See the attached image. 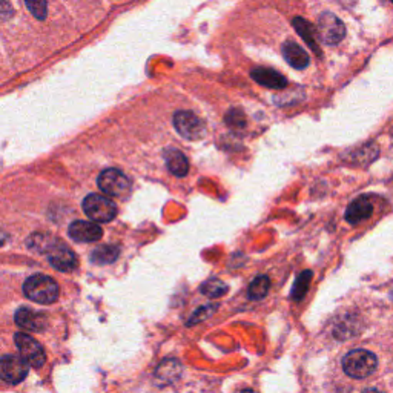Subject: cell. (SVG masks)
Instances as JSON below:
<instances>
[{"label": "cell", "mask_w": 393, "mask_h": 393, "mask_svg": "<svg viewBox=\"0 0 393 393\" xmlns=\"http://www.w3.org/2000/svg\"><path fill=\"white\" fill-rule=\"evenodd\" d=\"M251 77L261 86L272 88V89H283L287 86V80L284 75L279 74L270 68H255L251 72Z\"/></svg>", "instance_id": "obj_12"}, {"label": "cell", "mask_w": 393, "mask_h": 393, "mask_svg": "<svg viewBox=\"0 0 393 393\" xmlns=\"http://www.w3.org/2000/svg\"><path fill=\"white\" fill-rule=\"evenodd\" d=\"M25 3L36 19L43 20L47 17V0H25Z\"/></svg>", "instance_id": "obj_22"}, {"label": "cell", "mask_w": 393, "mask_h": 393, "mask_svg": "<svg viewBox=\"0 0 393 393\" xmlns=\"http://www.w3.org/2000/svg\"><path fill=\"white\" fill-rule=\"evenodd\" d=\"M166 166H168L169 172L177 177H185L189 171V162L186 155L178 149H168L164 153Z\"/></svg>", "instance_id": "obj_15"}, {"label": "cell", "mask_w": 393, "mask_h": 393, "mask_svg": "<svg viewBox=\"0 0 393 393\" xmlns=\"http://www.w3.org/2000/svg\"><path fill=\"white\" fill-rule=\"evenodd\" d=\"M378 367V360L372 352L364 350V349H355L350 350L343 358V370L346 375L350 378H367L372 375Z\"/></svg>", "instance_id": "obj_2"}, {"label": "cell", "mask_w": 393, "mask_h": 393, "mask_svg": "<svg viewBox=\"0 0 393 393\" xmlns=\"http://www.w3.org/2000/svg\"><path fill=\"white\" fill-rule=\"evenodd\" d=\"M312 282V272L311 270H305L301 272L300 277L297 278V282L293 284L292 289V300L293 301H301L305 298L306 292L309 291V286H311Z\"/></svg>", "instance_id": "obj_19"}, {"label": "cell", "mask_w": 393, "mask_h": 393, "mask_svg": "<svg viewBox=\"0 0 393 393\" xmlns=\"http://www.w3.org/2000/svg\"><path fill=\"white\" fill-rule=\"evenodd\" d=\"M283 57L295 70H305L309 66V54L298 43L287 40L283 45Z\"/></svg>", "instance_id": "obj_13"}, {"label": "cell", "mask_w": 393, "mask_h": 393, "mask_svg": "<svg viewBox=\"0 0 393 393\" xmlns=\"http://www.w3.org/2000/svg\"><path fill=\"white\" fill-rule=\"evenodd\" d=\"M26 297L40 305H52L59 298V286L54 279L47 275H31L24 284Z\"/></svg>", "instance_id": "obj_1"}, {"label": "cell", "mask_w": 393, "mask_h": 393, "mask_svg": "<svg viewBox=\"0 0 393 393\" xmlns=\"http://www.w3.org/2000/svg\"><path fill=\"white\" fill-rule=\"evenodd\" d=\"M362 393H383V392H380V390H375V389H366L364 392Z\"/></svg>", "instance_id": "obj_24"}, {"label": "cell", "mask_w": 393, "mask_h": 393, "mask_svg": "<svg viewBox=\"0 0 393 393\" xmlns=\"http://www.w3.org/2000/svg\"><path fill=\"white\" fill-rule=\"evenodd\" d=\"M228 292V286L218 278H210L201 286V293H205L209 298H218Z\"/></svg>", "instance_id": "obj_21"}, {"label": "cell", "mask_w": 393, "mask_h": 393, "mask_svg": "<svg viewBox=\"0 0 393 393\" xmlns=\"http://www.w3.org/2000/svg\"><path fill=\"white\" fill-rule=\"evenodd\" d=\"M316 34L318 39L326 45H338L344 39L346 26L335 14L323 13L318 19V26H316Z\"/></svg>", "instance_id": "obj_5"}, {"label": "cell", "mask_w": 393, "mask_h": 393, "mask_svg": "<svg viewBox=\"0 0 393 393\" xmlns=\"http://www.w3.org/2000/svg\"><path fill=\"white\" fill-rule=\"evenodd\" d=\"M293 28L295 31H297L301 37H303V40L311 47V49L315 52L316 56H321V51L318 43H316V31L315 28L309 24L307 20H305L303 17H297L293 19Z\"/></svg>", "instance_id": "obj_16"}, {"label": "cell", "mask_w": 393, "mask_h": 393, "mask_svg": "<svg viewBox=\"0 0 393 393\" xmlns=\"http://www.w3.org/2000/svg\"><path fill=\"white\" fill-rule=\"evenodd\" d=\"M392 2H393V0H392Z\"/></svg>", "instance_id": "obj_27"}, {"label": "cell", "mask_w": 393, "mask_h": 393, "mask_svg": "<svg viewBox=\"0 0 393 393\" xmlns=\"http://www.w3.org/2000/svg\"><path fill=\"white\" fill-rule=\"evenodd\" d=\"M174 126L181 137L187 140H199L205 134V123L191 111H177L174 116Z\"/></svg>", "instance_id": "obj_6"}, {"label": "cell", "mask_w": 393, "mask_h": 393, "mask_svg": "<svg viewBox=\"0 0 393 393\" xmlns=\"http://www.w3.org/2000/svg\"><path fill=\"white\" fill-rule=\"evenodd\" d=\"M392 297H393V292H392Z\"/></svg>", "instance_id": "obj_26"}, {"label": "cell", "mask_w": 393, "mask_h": 393, "mask_svg": "<svg viewBox=\"0 0 393 393\" xmlns=\"http://www.w3.org/2000/svg\"><path fill=\"white\" fill-rule=\"evenodd\" d=\"M118 256V247L116 246H100L97 247L95 251L91 255V260H93L94 264H109L112 261H116Z\"/></svg>", "instance_id": "obj_18"}, {"label": "cell", "mask_w": 393, "mask_h": 393, "mask_svg": "<svg viewBox=\"0 0 393 393\" xmlns=\"http://www.w3.org/2000/svg\"><path fill=\"white\" fill-rule=\"evenodd\" d=\"M68 233H70L71 238L82 241V243H93V241H98L103 237V231L100 226L82 220L71 223Z\"/></svg>", "instance_id": "obj_10"}, {"label": "cell", "mask_w": 393, "mask_h": 393, "mask_svg": "<svg viewBox=\"0 0 393 393\" xmlns=\"http://www.w3.org/2000/svg\"><path fill=\"white\" fill-rule=\"evenodd\" d=\"M240 393H254L252 390H249V389H245V390H241Z\"/></svg>", "instance_id": "obj_25"}, {"label": "cell", "mask_w": 393, "mask_h": 393, "mask_svg": "<svg viewBox=\"0 0 393 393\" xmlns=\"http://www.w3.org/2000/svg\"><path fill=\"white\" fill-rule=\"evenodd\" d=\"M97 185L109 196H123L131 191L130 178L118 169H105L98 176Z\"/></svg>", "instance_id": "obj_4"}, {"label": "cell", "mask_w": 393, "mask_h": 393, "mask_svg": "<svg viewBox=\"0 0 393 393\" xmlns=\"http://www.w3.org/2000/svg\"><path fill=\"white\" fill-rule=\"evenodd\" d=\"M83 210L95 223H108L114 220L117 215L116 203L108 199V196L98 194H89L83 200Z\"/></svg>", "instance_id": "obj_3"}, {"label": "cell", "mask_w": 393, "mask_h": 393, "mask_svg": "<svg viewBox=\"0 0 393 393\" xmlns=\"http://www.w3.org/2000/svg\"><path fill=\"white\" fill-rule=\"evenodd\" d=\"M373 213V203L370 201L369 196H360V199L353 200L349 208L346 210V220L350 224H358L361 222L367 220V218Z\"/></svg>", "instance_id": "obj_11"}, {"label": "cell", "mask_w": 393, "mask_h": 393, "mask_svg": "<svg viewBox=\"0 0 393 393\" xmlns=\"http://www.w3.org/2000/svg\"><path fill=\"white\" fill-rule=\"evenodd\" d=\"M28 366L29 362L25 358L16 357V355H5L0 360V376L5 383L19 384L26 378Z\"/></svg>", "instance_id": "obj_7"}, {"label": "cell", "mask_w": 393, "mask_h": 393, "mask_svg": "<svg viewBox=\"0 0 393 393\" xmlns=\"http://www.w3.org/2000/svg\"><path fill=\"white\" fill-rule=\"evenodd\" d=\"M270 287V279L268 277H256L249 286V297L252 300H261L268 295Z\"/></svg>", "instance_id": "obj_20"}, {"label": "cell", "mask_w": 393, "mask_h": 393, "mask_svg": "<svg viewBox=\"0 0 393 393\" xmlns=\"http://www.w3.org/2000/svg\"><path fill=\"white\" fill-rule=\"evenodd\" d=\"M226 122H228V125L231 126V128H233V130H241V128H245L246 126V118H245V116L241 114L240 111H231L229 114H228V117H226Z\"/></svg>", "instance_id": "obj_23"}, {"label": "cell", "mask_w": 393, "mask_h": 393, "mask_svg": "<svg viewBox=\"0 0 393 393\" xmlns=\"http://www.w3.org/2000/svg\"><path fill=\"white\" fill-rule=\"evenodd\" d=\"M14 341H16L17 349L20 352L22 357H24L29 366L33 367H42L47 361V353H45L43 347L40 343H37L33 337H29L26 334H16L14 337Z\"/></svg>", "instance_id": "obj_8"}, {"label": "cell", "mask_w": 393, "mask_h": 393, "mask_svg": "<svg viewBox=\"0 0 393 393\" xmlns=\"http://www.w3.org/2000/svg\"><path fill=\"white\" fill-rule=\"evenodd\" d=\"M48 260L52 264V268H56L57 270L62 272H71L77 268V256L74 255L70 247H66L63 245H59L49 249Z\"/></svg>", "instance_id": "obj_9"}, {"label": "cell", "mask_w": 393, "mask_h": 393, "mask_svg": "<svg viewBox=\"0 0 393 393\" xmlns=\"http://www.w3.org/2000/svg\"><path fill=\"white\" fill-rule=\"evenodd\" d=\"M378 153H380L378 146L373 145V143H370V145H364L362 148L353 151L350 154V162L357 164H369L378 157Z\"/></svg>", "instance_id": "obj_17"}, {"label": "cell", "mask_w": 393, "mask_h": 393, "mask_svg": "<svg viewBox=\"0 0 393 393\" xmlns=\"http://www.w3.org/2000/svg\"><path fill=\"white\" fill-rule=\"evenodd\" d=\"M14 320H16V324L20 328H24L26 330H42L43 324H45V318L43 315H40L39 312H34L31 309L28 307H20L19 311L16 312V316H14Z\"/></svg>", "instance_id": "obj_14"}]
</instances>
